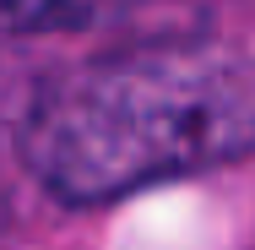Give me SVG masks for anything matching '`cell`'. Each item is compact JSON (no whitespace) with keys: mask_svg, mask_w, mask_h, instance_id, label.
Wrapping results in <instances>:
<instances>
[{"mask_svg":"<svg viewBox=\"0 0 255 250\" xmlns=\"http://www.w3.org/2000/svg\"><path fill=\"white\" fill-rule=\"evenodd\" d=\"M125 0H0V38L5 33H76L93 27Z\"/></svg>","mask_w":255,"mask_h":250,"instance_id":"7a4b0ae2","label":"cell"},{"mask_svg":"<svg viewBox=\"0 0 255 250\" xmlns=\"http://www.w3.org/2000/svg\"><path fill=\"white\" fill-rule=\"evenodd\" d=\"M16 152L65 207L223 169L255 152V60L185 38L82 60L27 98Z\"/></svg>","mask_w":255,"mask_h":250,"instance_id":"6da1fadb","label":"cell"},{"mask_svg":"<svg viewBox=\"0 0 255 250\" xmlns=\"http://www.w3.org/2000/svg\"><path fill=\"white\" fill-rule=\"evenodd\" d=\"M11 98H16V54L0 44V120L11 114Z\"/></svg>","mask_w":255,"mask_h":250,"instance_id":"3957f363","label":"cell"}]
</instances>
